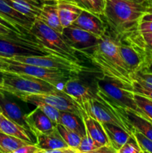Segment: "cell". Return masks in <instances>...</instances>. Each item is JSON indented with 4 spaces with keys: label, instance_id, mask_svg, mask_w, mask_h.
Returning <instances> with one entry per match:
<instances>
[{
    "label": "cell",
    "instance_id": "cell-28",
    "mask_svg": "<svg viewBox=\"0 0 152 153\" xmlns=\"http://www.w3.org/2000/svg\"><path fill=\"white\" fill-rule=\"evenodd\" d=\"M56 126L58 130L59 131L60 134H61V137L65 140L69 147L75 149L76 152L77 153V149L78 147L79 144H80V140H81V136L77 134V133L73 131L72 130L66 128V127L64 126L61 123L57 124Z\"/></svg>",
    "mask_w": 152,
    "mask_h": 153
},
{
    "label": "cell",
    "instance_id": "cell-22",
    "mask_svg": "<svg viewBox=\"0 0 152 153\" xmlns=\"http://www.w3.org/2000/svg\"><path fill=\"white\" fill-rule=\"evenodd\" d=\"M13 8L25 16L35 19L40 13L42 4L37 0H4Z\"/></svg>",
    "mask_w": 152,
    "mask_h": 153
},
{
    "label": "cell",
    "instance_id": "cell-27",
    "mask_svg": "<svg viewBox=\"0 0 152 153\" xmlns=\"http://www.w3.org/2000/svg\"><path fill=\"white\" fill-rule=\"evenodd\" d=\"M28 143H31L0 131V149L3 153H14L16 149Z\"/></svg>",
    "mask_w": 152,
    "mask_h": 153
},
{
    "label": "cell",
    "instance_id": "cell-30",
    "mask_svg": "<svg viewBox=\"0 0 152 153\" xmlns=\"http://www.w3.org/2000/svg\"><path fill=\"white\" fill-rule=\"evenodd\" d=\"M134 100L138 107L147 117L152 120V100L144 96L134 93Z\"/></svg>",
    "mask_w": 152,
    "mask_h": 153
},
{
    "label": "cell",
    "instance_id": "cell-18",
    "mask_svg": "<svg viewBox=\"0 0 152 153\" xmlns=\"http://www.w3.org/2000/svg\"><path fill=\"white\" fill-rule=\"evenodd\" d=\"M81 117L86 134L90 136L94 140H95L101 146L110 145V142H109L105 131L103 128L102 124L94 119L93 117L88 115L83 109L81 111Z\"/></svg>",
    "mask_w": 152,
    "mask_h": 153
},
{
    "label": "cell",
    "instance_id": "cell-2",
    "mask_svg": "<svg viewBox=\"0 0 152 153\" xmlns=\"http://www.w3.org/2000/svg\"><path fill=\"white\" fill-rule=\"evenodd\" d=\"M80 108L88 115L101 123H111L118 126L133 136L134 128L127 118L125 109L100 90L95 88L93 98L85 102Z\"/></svg>",
    "mask_w": 152,
    "mask_h": 153
},
{
    "label": "cell",
    "instance_id": "cell-42",
    "mask_svg": "<svg viewBox=\"0 0 152 153\" xmlns=\"http://www.w3.org/2000/svg\"><path fill=\"white\" fill-rule=\"evenodd\" d=\"M141 71L144 72V73H151L152 74V61H151L150 63H148V64L147 65L144 67V68L142 69Z\"/></svg>",
    "mask_w": 152,
    "mask_h": 153
},
{
    "label": "cell",
    "instance_id": "cell-11",
    "mask_svg": "<svg viewBox=\"0 0 152 153\" xmlns=\"http://www.w3.org/2000/svg\"><path fill=\"white\" fill-rule=\"evenodd\" d=\"M29 96L53 106L60 111L70 112L81 117V108L69 96L61 90L57 89L47 94H33Z\"/></svg>",
    "mask_w": 152,
    "mask_h": 153
},
{
    "label": "cell",
    "instance_id": "cell-26",
    "mask_svg": "<svg viewBox=\"0 0 152 153\" xmlns=\"http://www.w3.org/2000/svg\"><path fill=\"white\" fill-rule=\"evenodd\" d=\"M22 101L25 102L31 103V104L34 105L36 107L39 108L54 123L57 124L59 123L60 118H61V111L57 108H54L53 106L47 104L43 101L37 100L31 96H26L23 98Z\"/></svg>",
    "mask_w": 152,
    "mask_h": 153
},
{
    "label": "cell",
    "instance_id": "cell-44",
    "mask_svg": "<svg viewBox=\"0 0 152 153\" xmlns=\"http://www.w3.org/2000/svg\"><path fill=\"white\" fill-rule=\"evenodd\" d=\"M75 1H77V3H79V4H80V5L83 7V8L87 9V10H90V7H89V4H88V2L86 0H75Z\"/></svg>",
    "mask_w": 152,
    "mask_h": 153
},
{
    "label": "cell",
    "instance_id": "cell-31",
    "mask_svg": "<svg viewBox=\"0 0 152 153\" xmlns=\"http://www.w3.org/2000/svg\"><path fill=\"white\" fill-rule=\"evenodd\" d=\"M133 136L138 143L142 153H152V140L136 129H134L133 132Z\"/></svg>",
    "mask_w": 152,
    "mask_h": 153
},
{
    "label": "cell",
    "instance_id": "cell-16",
    "mask_svg": "<svg viewBox=\"0 0 152 153\" xmlns=\"http://www.w3.org/2000/svg\"><path fill=\"white\" fill-rule=\"evenodd\" d=\"M58 5L60 20L63 28L72 25L83 10V7L72 0H55Z\"/></svg>",
    "mask_w": 152,
    "mask_h": 153
},
{
    "label": "cell",
    "instance_id": "cell-38",
    "mask_svg": "<svg viewBox=\"0 0 152 153\" xmlns=\"http://www.w3.org/2000/svg\"><path fill=\"white\" fill-rule=\"evenodd\" d=\"M0 34L8 36H25L23 35V34H19V33L16 32V31H13V30L10 29L8 27L5 26L4 25L1 24V22H0ZM25 37H28V36H25Z\"/></svg>",
    "mask_w": 152,
    "mask_h": 153
},
{
    "label": "cell",
    "instance_id": "cell-7",
    "mask_svg": "<svg viewBox=\"0 0 152 153\" xmlns=\"http://www.w3.org/2000/svg\"><path fill=\"white\" fill-rule=\"evenodd\" d=\"M1 57L8 63V72L10 73L33 76L51 84L59 90H62L66 82L70 76H72L70 73L62 70L25 64L14 61L7 57Z\"/></svg>",
    "mask_w": 152,
    "mask_h": 153
},
{
    "label": "cell",
    "instance_id": "cell-9",
    "mask_svg": "<svg viewBox=\"0 0 152 153\" xmlns=\"http://www.w3.org/2000/svg\"><path fill=\"white\" fill-rule=\"evenodd\" d=\"M62 35L72 48L83 55L92 52L101 39L89 31L73 25L64 28Z\"/></svg>",
    "mask_w": 152,
    "mask_h": 153
},
{
    "label": "cell",
    "instance_id": "cell-23",
    "mask_svg": "<svg viewBox=\"0 0 152 153\" xmlns=\"http://www.w3.org/2000/svg\"><path fill=\"white\" fill-rule=\"evenodd\" d=\"M28 130L26 129L25 127L7 119L6 117L2 115L1 124H0V131L25 140L28 143H34V141L28 133Z\"/></svg>",
    "mask_w": 152,
    "mask_h": 153
},
{
    "label": "cell",
    "instance_id": "cell-4",
    "mask_svg": "<svg viewBox=\"0 0 152 153\" xmlns=\"http://www.w3.org/2000/svg\"><path fill=\"white\" fill-rule=\"evenodd\" d=\"M95 87L125 109H130L144 117H147L134 100L133 86H129L120 81L102 74L101 77L95 79Z\"/></svg>",
    "mask_w": 152,
    "mask_h": 153
},
{
    "label": "cell",
    "instance_id": "cell-32",
    "mask_svg": "<svg viewBox=\"0 0 152 153\" xmlns=\"http://www.w3.org/2000/svg\"><path fill=\"white\" fill-rule=\"evenodd\" d=\"M133 89L135 94L144 96L152 100V85L133 80Z\"/></svg>",
    "mask_w": 152,
    "mask_h": 153
},
{
    "label": "cell",
    "instance_id": "cell-19",
    "mask_svg": "<svg viewBox=\"0 0 152 153\" xmlns=\"http://www.w3.org/2000/svg\"><path fill=\"white\" fill-rule=\"evenodd\" d=\"M36 137L37 141V144L43 149V153H46L49 150L69 147L65 140L61 137L57 126L50 132L39 134Z\"/></svg>",
    "mask_w": 152,
    "mask_h": 153
},
{
    "label": "cell",
    "instance_id": "cell-39",
    "mask_svg": "<svg viewBox=\"0 0 152 153\" xmlns=\"http://www.w3.org/2000/svg\"><path fill=\"white\" fill-rule=\"evenodd\" d=\"M140 36H141V34H140ZM141 40L142 42V44L143 46H144V47L147 49L148 52L150 53V55H151L152 57V38L145 39L141 36Z\"/></svg>",
    "mask_w": 152,
    "mask_h": 153
},
{
    "label": "cell",
    "instance_id": "cell-17",
    "mask_svg": "<svg viewBox=\"0 0 152 153\" xmlns=\"http://www.w3.org/2000/svg\"><path fill=\"white\" fill-rule=\"evenodd\" d=\"M0 108L1 109V114L7 119L19 124L25 127L30 131L28 126L25 121V114L16 103L9 100L4 91H0Z\"/></svg>",
    "mask_w": 152,
    "mask_h": 153
},
{
    "label": "cell",
    "instance_id": "cell-12",
    "mask_svg": "<svg viewBox=\"0 0 152 153\" xmlns=\"http://www.w3.org/2000/svg\"><path fill=\"white\" fill-rule=\"evenodd\" d=\"M0 16L13 25L20 34L32 36L29 31L34 19L19 13L4 0H0Z\"/></svg>",
    "mask_w": 152,
    "mask_h": 153
},
{
    "label": "cell",
    "instance_id": "cell-47",
    "mask_svg": "<svg viewBox=\"0 0 152 153\" xmlns=\"http://www.w3.org/2000/svg\"><path fill=\"white\" fill-rule=\"evenodd\" d=\"M3 77H4V72H2L0 70V91H1V87H2Z\"/></svg>",
    "mask_w": 152,
    "mask_h": 153
},
{
    "label": "cell",
    "instance_id": "cell-10",
    "mask_svg": "<svg viewBox=\"0 0 152 153\" xmlns=\"http://www.w3.org/2000/svg\"><path fill=\"white\" fill-rule=\"evenodd\" d=\"M83 55L87 57L92 64L95 66L103 75L120 81L129 86H133L132 77L122 73L111 61L100 52L97 46L92 52L84 54Z\"/></svg>",
    "mask_w": 152,
    "mask_h": 153
},
{
    "label": "cell",
    "instance_id": "cell-8",
    "mask_svg": "<svg viewBox=\"0 0 152 153\" xmlns=\"http://www.w3.org/2000/svg\"><path fill=\"white\" fill-rule=\"evenodd\" d=\"M10 58L25 64L62 70L72 75H79L80 73L89 72V67L82 65L80 62L58 54L51 53L43 55L16 56Z\"/></svg>",
    "mask_w": 152,
    "mask_h": 153
},
{
    "label": "cell",
    "instance_id": "cell-20",
    "mask_svg": "<svg viewBox=\"0 0 152 153\" xmlns=\"http://www.w3.org/2000/svg\"><path fill=\"white\" fill-rule=\"evenodd\" d=\"M37 19L44 22L46 25L62 34L63 28L60 20L57 3L55 4H43L40 8V13Z\"/></svg>",
    "mask_w": 152,
    "mask_h": 153
},
{
    "label": "cell",
    "instance_id": "cell-21",
    "mask_svg": "<svg viewBox=\"0 0 152 153\" xmlns=\"http://www.w3.org/2000/svg\"><path fill=\"white\" fill-rule=\"evenodd\" d=\"M101 124L110 142V145L116 153H118L119 149L129 140L130 137H133L118 126L111 123Z\"/></svg>",
    "mask_w": 152,
    "mask_h": 153
},
{
    "label": "cell",
    "instance_id": "cell-14",
    "mask_svg": "<svg viewBox=\"0 0 152 153\" xmlns=\"http://www.w3.org/2000/svg\"><path fill=\"white\" fill-rule=\"evenodd\" d=\"M73 26L81 28L101 38L106 34V27L100 15L87 9H83L78 17L72 23Z\"/></svg>",
    "mask_w": 152,
    "mask_h": 153
},
{
    "label": "cell",
    "instance_id": "cell-15",
    "mask_svg": "<svg viewBox=\"0 0 152 153\" xmlns=\"http://www.w3.org/2000/svg\"><path fill=\"white\" fill-rule=\"evenodd\" d=\"M25 121L30 131L35 137L39 134L50 132L56 127V124L37 107L29 114H25Z\"/></svg>",
    "mask_w": 152,
    "mask_h": 153
},
{
    "label": "cell",
    "instance_id": "cell-13",
    "mask_svg": "<svg viewBox=\"0 0 152 153\" xmlns=\"http://www.w3.org/2000/svg\"><path fill=\"white\" fill-rule=\"evenodd\" d=\"M78 75H72L68 79L61 91L69 96L79 106L93 98L95 91L79 79Z\"/></svg>",
    "mask_w": 152,
    "mask_h": 153
},
{
    "label": "cell",
    "instance_id": "cell-36",
    "mask_svg": "<svg viewBox=\"0 0 152 153\" xmlns=\"http://www.w3.org/2000/svg\"><path fill=\"white\" fill-rule=\"evenodd\" d=\"M14 153H43V149L37 143H28L16 149Z\"/></svg>",
    "mask_w": 152,
    "mask_h": 153
},
{
    "label": "cell",
    "instance_id": "cell-33",
    "mask_svg": "<svg viewBox=\"0 0 152 153\" xmlns=\"http://www.w3.org/2000/svg\"><path fill=\"white\" fill-rule=\"evenodd\" d=\"M118 153H142V152L135 138L134 137H131L119 149Z\"/></svg>",
    "mask_w": 152,
    "mask_h": 153
},
{
    "label": "cell",
    "instance_id": "cell-34",
    "mask_svg": "<svg viewBox=\"0 0 152 153\" xmlns=\"http://www.w3.org/2000/svg\"><path fill=\"white\" fill-rule=\"evenodd\" d=\"M89 4L90 10L98 15L104 14L105 7V0H86Z\"/></svg>",
    "mask_w": 152,
    "mask_h": 153
},
{
    "label": "cell",
    "instance_id": "cell-3",
    "mask_svg": "<svg viewBox=\"0 0 152 153\" xmlns=\"http://www.w3.org/2000/svg\"><path fill=\"white\" fill-rule=\"evenodd\" d=\"M57 89L51 84L33 76L4 72L1 91L22 100L26 96L47 94Z\"/></svg>",
    "mask_w": 152,
    "mask_h": 153
},
{
    "label": "cell",
    "instance_id": "cell-46",
    "mask_svg": "<svg viewBox=\"0 0 152 153\" xmlns=\"http://www.w3.org/2000/svg\"><path fill=\"white\" fill-rule=\"evenodd\" d=\"M142 37L145 39H149L152 38V32L151 33H140Z\"/></svg>",
    "mask_w": 152,
    "mask_h": 153
},
{
    "label": "cell",
    "instance_id": "cell-29",
    "mask_svg": "<svg viewBox=\"0 0 152 153\" xmlns=\"http://www.w3.org/2000/svg\"><path fill=\"white\" fill-rule=\"evenodd\" d=\"M101 146L87 134L82 137L80 143L77 149V153H94Z\"/></svg>",
    "mask_w": 152,
    "mask_h": 153
},
{
    "label": "cell",
    "instance_id": "cell-35",
    "mask_svg": "<svg viewBox=\"0 0 152 153\" xmlns=\"http://www.w3.org/2000/svg\"><path fill=\"white\" fill-rule=\"evenodd\" d=\"M133 80H136L137 82H144V83L148 84V85H152V74L151 73H144V72L137 71L136 73L131 74Z\"/></svg>",
    "mask_w": 152,
    "mask_h": 153
},
{
    "label": "cell",
    "instance_id": "cell-48",
    "mask_svg": "<svg viewBox=\"0 0 152 153\" xmlns=\"http://www.w3.org/2000/svg\"><path fill=\"white\" fill-rule=\"evenodd\" d=\"M145 12H149V13H151V12H152V0H150V3H149V6H148V7H146Z\"/></svg>",
    "mask_w": 152,
    "mask_h": 153
},
{
    "label": "cell",
    "instance_id": "cell-41",
    "mask_svg": "<svg viewBox=\"0 0 152 153\" xmlns=\"http://www.w3.org/2000/svg\"><path fill=\"white\" fill-rule=\"evenodd\" d=\"M0 70L2 72H8V63L0 56Z\"/></svg>",
    "mask_w": 152,
    "mask_h": 153
},
{
    "label": "cell",
    "instance_id": "cell-25",
    "mask_svg": "<svg viewBox=\"0 0 152 153\" xmlns=\"http://www.w3.org/2000/svg\"><path fill=\"white\" fill-rule=\"evenodd\" d=\"M59 123L77 133L81 137L86 134L83 119L81 117H79L75 114L67 111H61Z\"/></svg>",
    "mask_w": 152,
    "mask_h": 153
},
{
    "label": "cell",
    "instance_id": "cell-51",
    "mask_svg": "<svg viewBox=\"0 0 152 153\" xmlns=\"http://www.w3.org/2000/svg\"><path fill=\"white\" fill-rule=\"evenodd\" d=\"M0 113H1V108H0Z\"/></svg>",
    "mask_w": 152,
    "mask_h": 153
},
{
    "label": "cell",
    "instance_id": "cell-24",
    "mask_svg": "<svg viewBox=\"0 0 152 153\" xmlns=\"http://www.w3.org/2000/svg\"><path fill=\"white\" fill-rule=\"evenodd\" d=\"M127 118L134 129L140 131L152 140V120L138 114L134 111L125 109Z\"/></svg>",
    "mask_w": 152,
    "mask_h": 153
},
{
    "label": "cell",
    "instance_id": "cell-50",
    "mask_svg": "<svg viewBox=\"0 0 152 153\" xmlns=\"http://www.w3.org/2000/svg\"><path fill=\"white\" fill-rule=\"evenodd\" d=\"M0 153H3V152H2V151H1V149H0Z\"/></svg>",
    "mask_w": 152,
    "mask_h": 153
},
{
    "label": "cell",
    "instance_id": "cell-1",
    "mask_svg": "<svg viewBox=\"0 0 152 153\" xmlns=\"http://www.w3.org/2000/svg\"><path fill=\"white\" fill-rule=\"evenodd\" d=\"M146 7L131 0H105L104 14L115 38L137 31Z\"/></svg>",
    "mask_w": 152,
    "mask_h": 153
},
{
    "label": "cell",
    "instance_id": "cell-6",
    "mask_svg": "<svg viewBox=\"0 0 152 153\" xmlns=\"http://www.w3.org/2000/svg\"><path fill=\"white\" fill-rule=\"evenodd\" d=\"M51 53L54 52L45 47L34 37L8 36L0 34V56L13 58Z\"/></svg>",
    "mask_w": 152,
    "mask_h": 153
},
{
    "label": "cell",
    "instance_id": "cell-45",
    "mask_svg": "<svg viewBox=\"0 0 152 153\" xmlns=\"http://www.w3.org/2000/svg\"><path fill=\"white\" fill-rule=\"evenodd\" d=\"M131 1L137 2L138 4H143L145 6H149V3H150V0H131Z\"/></svg>",
    "mask_w": 152,
    "mask_h": 153
},
{
    "label": "cell",
    "instance_id": "cell-37",
    "mask_svg": "<svg viewBox=\"0 0 152 153\" xmlns=\"http://www.w3.org/2000/svg\"><path fill=\"white\" fill-rule=\"evenodd\" d=\"M137 31L139 33L152 32V21H141L137 28Z\"/></svg>",
    "mask_w": 152,
    "mask_h": 153
},
{
    "label": "cell",
    "instance_id": "cell-43",
    "mask_svg": "<svg viewBox=\"0 0 152 153\" xmlns=\"http://www.w3.org/2000/svg\"><path fill=\"white\" fill-rule=\"evenodd\" d=\"M141 21H152V12H145L142 17Z\"/></svg>",
    "mask_w": 152,
    "mask_h": 153
},
{
    "label": "cell",
    "instance_id": "cell-5",
    "mask_svg": "<svg viewBox=\"0 0 152 153\" xmlns=\"http://www.w3.org/2000/svg\"><path fill=\"white\" fill-rule=\"evenodd\" d=\"M29 33L54 53L80 62L75 54L76 51L66 43L62 34L52 29L37 18L34 19Z\"/></svg>",
    "mask_w": 152,
    "mask_h": 153
},
{
    "label": "cell",
    "instance_id": "cell-49",
    "mask_svg": "<svg viewBox=\"0 0 152 153\" xmlns=\"http://www.w3.org/2000/svg\"><path fill=\"white\" fill-rule=\"evenodd\" d=\"M2 114L0 113V124H1V118H2Z\"/></svg>",
    "mask_w": 152,
    "mask_h": 153
},
{
    "label": "cell",
    "instance_id": "cell-40",
    "mask_svg": "<svg viewBox=\"0 0 152 153\" xmlns=\"http://www.w3.org/2000/svg\"><path fill=\"white\" fill-rule=\"evenodd\" d=\"M95 152L98 153H116V151L113 149L110 145H104L101 146V147L98 148V149L95 150Z\"/></svg>",
    "mask_w": 152,
    "mask_h": 153
}]
</instances>
